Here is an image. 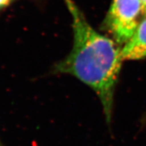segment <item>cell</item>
Listing matches in <instances>:
<instances>
[{
  "label": "cell",
  "mask_w": 146,
  "mask_h": 146,
  "mask_svg": "<svg viewBox=\"0 0 146 146\" xmlns=\"http://www.w3.org/2000/svg\"><path fill=\"white\" fill-rule=\"evenodd\" d=\"M72 19L74 44L54 72L70 74L89 86L101 102L107 125L112 120L114 94L121 64V49L96 31L73 0H65Z\"/></svg>",
  "instance_id": "6da1fadb"
},
{
  "label": "cell",
  "mask_w": 146,
  "mask_h": 146,
  "mask_svg": "<svg viewBox=\"0 0 146 146\" xmlns=\"http://www.w3.org/2000/svg\"><path fill=\"white\" fill-rule=\"evenodd\" d=\"M143 14L141 0H113L104 27L120 45H125L135 33Z\"/></svg>",
  "instance_id": "7a4b0ae2"
},
{
  "label": "cell",
  "mask_w": 146,
  "mask_h": 146,
  "mask_svg": "<svg viewBox=\"0 0 146 146\" xmlns=\"http://www.w3.org/2000/svg\"><path fill=\"white\" fill-rule=\"evenodd\" d=\"M123 60L146 58V17L141 21L132 38L121 49Z\"/></svg>",
  "instance_id": "3957f363"
},
{
  "label": "cell",
  "mask_w": 146,
  "mask_h": 146,
  "mask_svg": "<svg viewBox=\"0 0 146 146\" xmlns=\"http://www.w3.org/2000/svg\"><path fill=\"white\" fill-rule=\"evenodd\" d=\"M12 0H0V9L9 5Z\"/></svg>",
  "instance_id": "277c9868"
},
{
  "label": "cell",
  "mask_w": 146,
  "mask_h": 146,
  "mask_svg": "<svg viewBox=\"0 0 146 146\" xmlns=\"http://www.w3.org/2000/svg\"><path fill=\"white\" fill-rule=\"evenodd\" d=\"M142 5H143V14L146 15V0H141Z\"/></svg>",
  "instance_id": "5b68a950"
},
{
  "label": "cell",
  "mask_w": 146,
  "mask_h": 146,
  "mask_svg": "<svg viewBox=\"0 0 146 146\" xmlns=\"http://www.w3.org/2000/svg\"><path fill=\"white\" fill-rule=\"evenodd\" d=\"M0 146H4V145H3V143H1V141H0Z\"/></svg>",
  "instance_id": "8992f818"
},
{
  "label": "cell",
  "mask_w": 146,
  "mask_h": 146,
  "mask_svg": "<svg viewBox=\"0 0 146 146\" xmlns=\"http://www.w3.org/2000/svg\"><path fill=\"white\" fill-rule=\"evenodd\" d=\"M145 121H146V117L145 118Z\"/></svg>",
  "instance_id": "52a82bcc"
}]
</instances>
